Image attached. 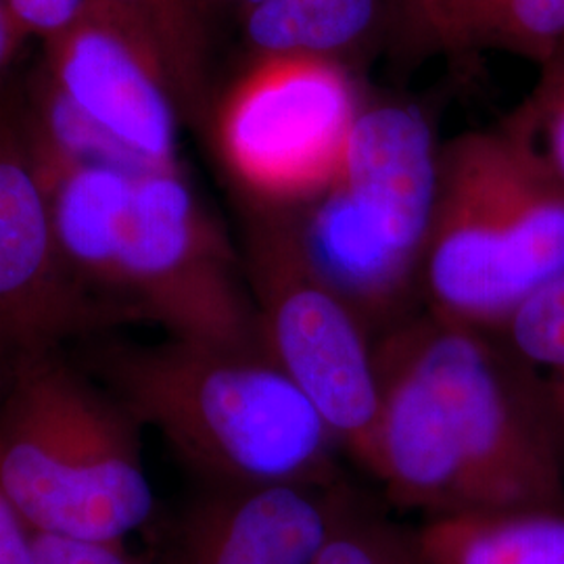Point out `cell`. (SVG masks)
<instances>
[{
	"instance_id": "6da1fadb",
	"label": "cell",
	"mask_w": 564,
	"mask_h": 564,
	"mask_svg": "<svg viewBox=\"0 0 564 564\" xmlns=\"http://www.w3.org/2000/svg\"><path fill=\"white\" fill-rule=\"evenodd\" d=\"M362 466L426 519L564 512V463L531 368L498 330L423 310L375 339Z\"/></svg>"
},
{
	"instance_id": "7a4b0ae2",
	"label": "cell",
	"mask_w": 564,
	"mask_h": 564,
	"mask_svg": "<svg viewBox=\"0 0 564 564\" xmlns=\"http://www.w3.org/2000/svg\"><path fill=\"white\" fill-rule=\"evenodd\" d=\"M41 174L65 263L111 328L144 323L181 341L262 345L241 253L182 165Z\"/></svg>"
},
{
	"instance_id": "3957f363",
	"label": "cell",
	"mask_w": 564,
	"mask_h": 564,
	"mask_svg": "<svg viewBox=\"0 0 564 564\" xmlns=\"http://www.w3.org/2000/svg\"><path fill=\"white\" fill-rule=\"evenodd\" d=\"M78 364L205 487L341 484V445L262 345L107 333L88 339Z\"/></svg>"
},
{
	"instance_id": "277c9868",
	"label": "cell",
	"mask_w": 564,
	"mask_h": 564,
	"mask_svg": "<svg viewBox=\"0 0 564 564\" xmlns=\"http://www.w3.org/2000/svg\"><path fill=\"white\" fill-rule=\"evenodd\" d=\"M564 274V182L521 130H470L442 142L421 293L424 310L498 330Z\"/></svg>"
},
{
	"instance_id": "5b68a950",
	"label": "cell",
	"mask_w": 564,
	"mask_h": 564,
	"mask_svg": "<svg viewBox=\"0 0 564 564\" xmlns=\"http://www.w3.org/2000/svg\"><path fill=\"white\" fill-rule=\"evenodd\" d=\"M0 489L34 531L123 544L153 519L141 426L80 364H25L0 400Z\"/></svg>"
},
{
	"instance_id": "8992f818",
	"label": "cell",
	"mask_w": 564,
	"mask_h": 564,
	"mask_svg": "<svg viewBox=\"0 0 564 564\" xmlns=\"http://www.w3.org/2000/svg\"><path fill=\"white\" fill-rule=\"evenodd\" d=\"M442 142L419 105L368 101L341 170L293 224L307 262L377 339L423 302Z\"/></svg>"
},
{
	"instance_id": "52a82bcc",
	"label": "cell",
	"mask_w": 564,
	"mask_h": 564,
	"mask_svg": "<svg viewBox=\"0 0 564 564\" xmlns=\"http://www.w3.org/2000/svg\"><path fill=\"white\" fill-rule=\"evenodd\" d=\"M42 46L41 74L23 109L41 172L182 165L178 102L162 63L118 11L97 0L80 23Z\"/></svg>"
},
{
	"instance_id": "ba28073f",
	"label": "cell",
	"mask_w": 564,
	"mask_h": 564,
	"mask_svg": "<svg viewBox=\"0 0 564 564\" xmlns=\"http://www.w3.org/2000/svg\"><path fill=\"white\" fill-rule=\"evenodd\" d=\"M368 99L356 72L314 57H251L207 132L242 214H295L335 181Z\"/></svg>"
},
{
	"instance_id": "9c48e42d",
	"label": "cell",
	"mask_w": 564,
	"mask_h": 564,
	"mask_svg": "<svg viewBox=\"0 0 564 564\" xmlns=\"http://www.w3.org/2000/svg\"><path fill=\"white\" fill-rule=\"evenodd\" d=\"M242 218V270L262 347L362 464L379 408L375 339L307 262L286 214Z\"/></svg>"
},
{
	"instance_id": "30bf717a",
	"label": "cell",
	"mask_w": 564,
	"mask_h": 564,
	"mask_svg": "<svg viewBox=\"0 0 564 564\" xmlns=\"http://www.w3.org/2000/svg\"><path fill=\"white\" fill-rule=\"evenodd\" d=\"M111 330L63 258L23 109L0 105V400L25 364Z\"/></svg>"
},
{
	"instance_id": "8fae6325",
	"label": "cell",
	"mask_w": 564,
	"mask_h": 564,
	"mask_svg": "<svg viewBox=\"0 0 564 564\" xmlns=\"http://www.w3.org/2000/svg\"><path fill=\"white\" fill-rule=\"evenodd\" d=\"M356 502L343 484L203 487L165 524L151 564H312Z\"/></svg>"
},
{
	"instance_id": "7c38bea8",
	"label": "cell",
	"mask_w": 564,
	"mask_h": 564,
	"mask_svg": "<svg viewBox=\"0 0 564 564\" xmlns=\"http://www.w3.org/2000/svg\"><path fill=\"white\" fill-rule=\"evenodd\" d=\"M402 15L419 23L412 0H262L237 23L249 59L314 57L356 72Z\"/></svg>"
},
{
	"instance_id": "4fadbf2b",
	"label": "cell",
	"mask_w": 564,
	"mask_h": 564,
	"mask_svg": "<svg viewBox=\"0 0 564 564\" xmlns=\"http://www.w3.org/2000/svg\"><path fill=\"white\" fill-rule=\"evenodd\" d=\"M429 36L454 55L484 48L544 65L564 48V0H435Z\"/></svg>"
},
{
	"instance_id": "5bb4252c",
	"label": "cell",
	"mask_w": 564,
	"mask_h": 564,
	"mask_svg": "<svg viewBox=\"0 0 564 564\" xmlns=\"http://www.w3.org/2000/svg\"><path fill=\"white\" fill-rule=\"evenodd\" d=\"M419 540L426 564H564V512L426 519Z\"/></svg>"
},
{
	"instance_id": "9a60e30c",
	"label": "cell",
	"mask_w": 564,
	"mask_h": 564,
	"mask_svg": "<svg viewBox=\"0 0 564 564\" xmlns=\"http://www.w3.org/2000/svg\"><path fill=\"white\" fill-rule=\"evenodd\" d=\"M128 21L155 57L178 102L182 121L207 128L214 107L209 15L202 0H102Z\"/></svg>"
},
{
	"instance_id": "2e32d148",
	"label": "cell",
	"mask_w": 564,
	"mask_h": 564,
	"mask_svg": "<svg viewBox=\"0 0 564 564\" xmlns=\"http://www.w3.org/2000/svg\"><path fill=\"white\" fill-rule=\"evenodd\" d=\"M498 333L531 368L564 463V274L531 293Z\"/></svg>"
},
{
	"instance_id": "e0dca14e",
	"label": "cell",
	"mask_w": 564,
	"mask_h": 564,
	"mask_svg": "<svg viewBox=\"0 0 564 564\" xmlns=\"http://www.w3.org/2000/svg\"><path fill=\"white\" fill-rule=\"evenodd\" d=\"M312 564H426L412 533L381 519H358L328 535Z\"/></svg>"
},
{
	"instance_id": "ac0fdd59",
	"label": "cell",
	"mask_w": 564,
	"mask_h": 564,
	"mask_svg": "<svg viewBox=\"0 0 564 564\" xmlns=\"http://www.w3.org/2000/svg\"><path fill=\"white\" fill-rule=\"evenodd\" d=\"M508 121L523 132L564 182V48L540 65L535 88Z\"/></svg>"
},
{
	"instance_id": "d6986e66",
	"label": "cell",
	"mask_w": 564,
	"mask_h": 564,
	"mask_svg": "<svg viewBox=\"0 0 564 564\" xmlns=\"http://www.w3.org/2000/svg\"><path fill=\"white\" fill-rule=\"evenodd\" d=\"M20 28L25 41L36 39L42 44L59 39L80 23L97 0H0Z\"/></svg>"
},
{
	"instance_id": "ffe728a7",
	"label": "cell",
	"mask_w": 564,
	"mask_h": 564,
	"mask_svg": "<svg viewBox=\"0 0 564 564\" xmlns=\"http://www.w3.org/2000/svg\"><path fill=\"white\" fill-rule=\"evenodd\" d=\"M34 545L39 564H141L123 550V544L34 533Z\"/></svg>"
},
{
	"instance_id": "44dd1931",
	"label": "cell",
	"mask_w": 564,
	"mask_h": 564,
	"mask_svg": "<svg viewBox=\"0 0 564 564\" xmlns=\"http://www.w3.org/2000/svg\"><path fill=\"white\" fill-rule=\"evenodd\" d=\"M0 564H39L34 531L0 489Z\"/></svg>"
},
{
	"instance_id": "7402d4cb",
	"label": "cell",
	"mask_w": 564,
	"mask_h": 564,
	"mask_svg": "<svg viewBox=\"0 0 564 564\" xmlns=\"http://www.w3.org/2000/svg\"><path fill=\"white\" fill-rule=\"evenodd\" d=\"M25 42L28 41L23 39L20 28L13 23L4 4L0 2V99H2V93H4L9 76H11L15 59L20 55L21 46Z\"/></svg>"
},
{
	"instance_id": "603a6c76",
	"label": "cell",
	"mask_w": 564,
	"mask_h": 564,
	"mask_svg": "<svg viewBox=\"0 0 564 564\" xmlns=\"http://www.w3.org/2000/svg\"><path fill=\"white\" fill-rule=\"evenodd\" d=\"M202 2L209 20H214L216 15H226L239 21L247 11H251L262 0H202Z\"/></svg>"
},
{
	"instance_id": "cb8c5ba5",
	"label": "cell",
	"mask_w": 564,
	"mask_h": 564,
	"mask_svg": "<svg viewBox=\"0 0 564 564\" xmlns=\"http://www.w3.org/2000/svg\"><path fill=\"white\" fill-rule=\"evenodd\" d=\"M412 4H414V11H416V18H419L424 34H429V21H431L435 0H412Z\"/></svg>"
}]
</instances>
